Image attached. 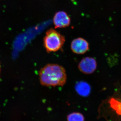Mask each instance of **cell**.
Returning a JSON list of instances; mask_svg holds the SVG:
<instances>
[{
	"instance_id": "obj_1",
	"label": "cell",
	"mask_w": 121,
	"mask_h": 121,
	"mask_svg": "<svg viewBox=\"0 0 121 121\" xmlns=\"http://www.w3.org/2000/svg\"><path fill=\"white\" fill-rule=\"evenodd\" d=\"M41 85L48 87L63 86L66 83L67 74L64 68L58 64H48L39 72Z\"/></svg>"
},
{
	"instance_id": "obj_2",
	"label": "cell",
	"mask_w": 121,
	"mask_h": 121,
	"mask_svg": "<svg viewBox=\"0 0 121 121\" xmlns=\"http://www.w3.org/2000/svg\"><path fill=\"white\" fill-rule=\"evenodd\" d=\"M65 41L63 35L56 30L51 28L46 32L43 38V45L48 53L56 52L62 49Z\"/></svg>"
},
{
	"instance_id": "obj_6",
	"label": "cell",
	"mask_w": 121,
	"mask_h": 121,
	"mask_svg": "<svg viewBox=\"0 0 121 121\" xmlns=\"http://www.w3.org/2000/svg\"><path fill=\"white\" fill-rule=\"evenodd\" d=\"M76 90L80 95L87 96L90 93L91 88L89 84L87 83L79 82L76 86Z\"/></svg>"
},
{
	"instance_id": "obj_9",
	"label": "cell",
	"mask_w": 121,
	"mask_h": 121,
	"mask_svg": "<svg viewBox=\"0 0 121 121\" xmlns=\"http://www.w3.org/2000/svg\"><path fill=\"white\" fill-rule=\"evenodd\" d=\"M1 65L0 61V82L1 80Z\"/></svg>"
},
{
	"instance_id": "obj_7",
	"label": "cell",
	"mask_w": 121,
	"mask_h": 121,
	"mask_svg": "<svg viewBox=\"0 0 121 121\" xmlns=\"http://www.w3.org/2000/svg\"><path fill=\"white\" fill-rule=\"evenodd\" d=\"M110 107L117 116L121 117V102L112 98L109 101Z\"/></svg>"
},
{
	"instance_id": "obj_3",
	"label": "cell",
	"mask_w": 121,
	"mask_h": 121,
	"mask_svg": "<svg viewBox=\"0 0 121 121\" xmlns=\"http://www.w3.org/2000/svg\"><path fill=\"white\" fill-rule=\"evenodd\" d=\"M97 67L96 60L93 58L85 57L79 63L78 67L79 70L86 74L93 73Z\"/></svg>"
},
{
	"instance_id": "obj_5",
	"label": "cell",
	"mask_w": 121,
	"mask_h": 121,
	"mask_svg": "<svg viewBox=\"0 0 121 121\" xmlns=\"http://www.w3.org/2000/svg\"><path fill=\"white\" fill-rule=\"evenodd\" d=\"M70 18L64 11H59L54 16L53 22L56 28H64L68 27L70 23Z\"/></svg>"
},
{
	"instance_id": "obj_8",
	"label": "cell",
	"mask_w": 121,
	"mask_h": 121,
	"mask_svg": "<svg viewBox=\"0 0 121 121\" xmlns=\"http://www.w3.org/2000/svg\"><path fill=\"white\" fill-rule=\"evenodd\" d=\"M68 121H84L83 115L80 113L74 112L68 115Z\"/></svg>"
},
{
	"instance_id": "obj_4",
	"label": "cell",
	"mask_w": 121,
	"mask_h": 121,
	"mask_svg": "<svg viewBox=\"0 0 121 121\" xmlns=\"http://www.w3.org/2000/svg\"><path fill=\"white\" fill-rule=\"evenodd\" d=\"M71 48L75 54L82 55L89 50V44L85 39L79 37L74 39L72 41Z\"/></svg>"
}]
</instances>
